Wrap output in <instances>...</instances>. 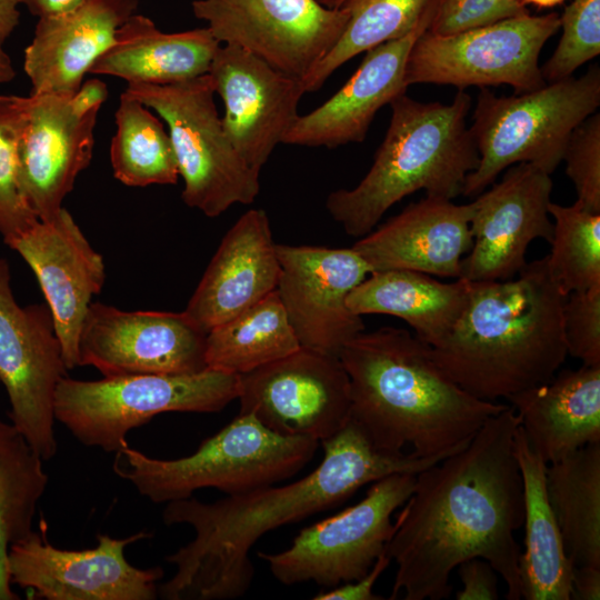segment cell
<instances>
[{
    "instance_id": "cell-37",
    "label": "cell",
    "mask_w": 600,
    "mask_h": 600,
    "mask_svg": "<svg viewBox=\"0 0 600 600\" xmlns=\"http://www.w3.org/2000/svg\"><path fill=\"white\" fill-rule=\"evenodd\" d=\"M561 38L541 67L544 81L556 82L600 53V0H573L560 16Z\"/></svg>"
},
{
    "instance_id": "cell-5",
    "label": "cell",
    "mask_w": 600,
    "mask_h": 600,
    "mask_svg": "<svg viewBox=\"0 0 600 600\" xmlns=\"http://www.w3.org/2000/svg\"><path fill=\"white\" fill-rule=\"evenodd\" d=\"M390 107L387 133L367 174L354 188L332 191L326 200L332 219L354 238L372 231L388 209L416 191L447 200L462 194L479 163L467 127L471 98L464 90L450 103L403 93Z\"/></svg>"
},
{
    "instance_id": "cell-14",
    "label": "cell",
    "mask_w": 600,
    "mask_h": 600,
    "mask_svg": "<svg viewBox=\"0 0 600 600\" xmlns=\"http://www.w3.org/2000/svg\"><path fill=\"white\" fill-rule=\"evenodd\" d=\"M237 399L239 413L286 437L321 442L350 420V381L339 357L303 347L239 376Z\"/></svg>"
},
{
    "instance_id": "cell-16",
    "label": "cell",
    "mask_w": 600,
    "mask_h": 600,
    "mask_svg": "<svg viewBox=\"0 0 600 600\" xmlns=\"http://www.w3.org/2000/svg\"><path fill=\"white\" fill-rule=\"evenodd\" d=\"M206 341L207 332L183 311H123L91 302L80 331V366L103 377L196 373L207 369Z\"/></svg>"
},
{
    "instance_id": "cell-6",
    "label": "cell",
    "mask_w": 600,
    "mask_h": 600,
    "mask_svg": "<svg viewBox=\"0 0 600 600\" xmlns=\"http://www.w3.org/2000/svg\"><path fill=\"white\" fill-rule=\"evenodd\" d=\"M318 446L314 439L278 434L252 414L239 413L190 456L156 459L127 444L114 452L112 469L150 501L168 503L206 488L237 494L274 484L300 471Z\"/></svg>"
},
{
    "instance_id": "cell-12",
    "label": "cell",
    "mask_w": 600,
    "mask_h": 600,
    "mask_svg": "<svg viewBox=\"0 0 600 600\" xmlns=\"http://www.w3.org/2000/svg\"><path fill=\"white\" fill-rule=\"evenodd\" d=\"M67 371L48 304L19 306L8 261L0 258V381L11 423L43 461L58 450L54 396Z\"/></svg>"
},
{
    "instance_id": "cell-43",
    "label": "cell",
    "mask_w": 600,
    "mask_h": 600,
    "mask_svg": "<svg viewBox=\"0 0 600 600\" xmlns=\"http://www.w3.org/2000/svg\"><path fill=\"white\" fill-rule=\"evenodd\" d=\"M107 97V84L98 78H91L83 81L69 99L77 113L86 114L91 110L100 109Z\"/></svg>"
},
{
    "instance_id": "cell-29",
    "label": "cell",
    "mask_w": 600,
    "mask_h": 600,
    "mask_svg": "<svg viewBox=\"0 0 600 600\" xmlns=\"http://www.w3.org/2000/svg\"><path fill=\"white\" fill-rule=\"evenodd\" d=\"M524 500V551L519 558L521 598L570 600L573 564L566 554L562 537L546 490L547 463L530 446L520 424L513 437Z\"/></svg>"
},
{
    "instance_id": "cell-8",
    "label": "cell",
    "mask_w": 600,
    "mask_h": 600,
    "mask_svg": "<svg viewBox=\"0 0 600 600\" xmlns=\"http://www.w3.org/2000/svg\"><path fill=\"white\" fill-rule=\"evenodd\" d=\"M239 394V376L207 368L188 374H134L58 383L54 419L81 444L116 452L127 434L160 413L218 412Z\"/></svg>"
},
{
    "instance_id": "cell-33",
    "label": "cell",
    "mask_w": 600,
    "mask_h": 600,
    "mask_svg": "<svg viewBox=\"0 0 600 600\" xmlns=\"http://www.w3.org/2000/svg\"><path fill=\"white\" fill-rule=\"evenodd\" d=\"M110 143L113 176L129 187L176 184L179 170L168 130L140 100L126 91L116 111Z\"/></svg>"
},
{
    "instance_id": "cell-1",
    "label": "cell",
    "mask_w": 600,
    "mask_h": 600,
    "mask_svg": "<svg viewBox=\"0 0 600 600\" xmlns=\"http://www.w3.org/2000/svg\"><path fill=\"white\" fill-rule=\"evenodd\" d=\"M520 424L508 406L469 443L416 476L397 516L386 553L397 564L390 599L440 600L466 560H487L502 578L508 600L521 599L520 547L523 486L513 454Z\"/></svg>"
},
{
    "instance_id": "cell-36",
    "label": "cell",
    "mask_w": 600,
    "mask_h": 600,
    "mask_svg": "<svg viewBox=\"0 0 600 600\" xmlns=\"http://www.w3.org/2000/svg\"><path fill=\"white\" fill-rule=\"evenodd\" d=\"M30 104V96L0 94V234L7 246L39 221L27 204L18 179L19 142Z\"/></svg>"
},
{
    "instance_id": "cell-10",
    "label": "cell",
    "mask_w": 600,
    "mask_h": 600,
    "mask_svg": "<svg viewBox=\"0 0 600 600\" xmlns=\"http://www.w3.org/2000/svg\"><path fill=\"white\" fill-rule=\"evenodd\" d=\"M559 29L556 12H524L451 34L427 29L409 52L404 83L444 84L458 90L506 84L514 93L537 90L547 83L540 52Z\"/></svg>"
},
{
    "instance_id": "cell-42",
    "label": "cell",
    "mask_w": 600,
    "mask_h": 600,
    "mask_svg": "<svg viewBox=\"0 0 600 600\" xmlns=\"http://www.w3.org/2000/svg\"><path fill=\"white\" fill-rule=\"evenodd\" d=\"M570 599H600V568H596L592 566L572 567Z\"/></svg>"
},
{
    "instance_id": "cell-15",
    "label": "cell",
    "mask_w": 600,
    "mask_h": 600,
    "mask_svg": "<svg viewBox=\"0 0 600 600\" xmlns=\"http://www.w3.org/2000/svg\"><path fill=\"white\" fill-rule=\"evenodd\" d=\"M44 531H32L11 546L8 570L11 584L32 589L47 600H153L161 567L137 568L124 549L151 537L138 532L124 539L99 533L92 549L66 550L52 546Z\"/></svg>"
},
{
    "instance_id": "cell-34",
    "label": "cell",
    "mask_w": 600,
    "mask_h": 600,
    "mask_svg": "<svg viewBox=\"0 0 600 600\" xmlns=\"http://www.w3.org/2000/svg\"><path fill=\"white\" fill-rule=\"evenodd\" d=\"M431 0H346L349 13L344 31L334 47L302 79L306 92L322 87L343 63L368 50L406 36L418 23Z\"/></svg>"
},
{
    "instance_id": "cell-46",
    "label": "cell",
    "mask_w": 600,
    "mask_h": 600,
    "mask_svg": "<svg viewBox=\"0 0 600 600\" xmlns=\"http://www.w3.org/2000/svg\"><path fill=\"white\" fill-rule=\"evenodd\" d=\"M16 77V70L9 54L0 47V83L11 81Z\"/></svg>"
},
{
    "instance_id": "cell-49",
    "label": "cell",
    "mask_w": 600,
    "mask_h": 600,
    "mask_svg": "<svg viewBox=\"0 0 600 600\" xmlns=\"http://www.w3.org/2000/svg\"><path fill=\"white\" fill-rule=\"evenodd\" d=\"M322 6L329 9H339L346 0H317Z\"/></svg>"
},
{
    "instance_id": "cell-27",
    "label": "cell",
    "mask_w": 600,
    "mask_h": 600,
    "mask_svg": "<svg viewBox=\"0 0 600 600\" xmlns=\"http://www.w3.org/2000/svg\"><path fill=\"white\" fill-rule=\"evenodd\" d=\"M220 46L207 27L167 33L150 18L133 13L89 73L113 76L128 84L177 83L208 73Z\"/></svg>"
},
{
    "instance_id": "cell-39",
    "label": "cell",
    "mask_w": 600,
    "mask_h": 600,
    "mask_svg": "<svg viewBox=\"0 0 600 600\" xmlns=\"http://www.w3.org/2000/svg\"><path fill=\"white\" fill-rule=\"evenodd\" d=\"M562 329L568 356L600 366V288L567 296Z\"/></svg>"
},
{
    "instance_id": "cell-26",
    "label": "cell",
    "mask_w": 600,
    "mask_h": 600,
    "mask_svg": "<svg viewBox=\"0 0 600 600\" xmlns=\"http://www.w3.org/2000/svg\"><path fill=\"white\" fill-rule=\"evenodd\" d=\"M507 400L530 446L547 464L600 442V366L562 370Z\"/></svg>"
},
{
    "instance_id": "cell-21",
    "label": "cell",
    "mask_w": 600,
    "mask_h": 600,
    "mask_svg": "<svg viewBox=\"0 0 600 600\" xmlns=\"http://www.w3.org/2000/svg\"><path fill=\"white\" fill-rule=\"evenodd\" d=\"M18 150L21 193L39 220L54 217L92 159L99 109L77 113L70 97L31 93Z\"/></svg>"
},
{
    "instance_id": "cell-47",
    "label": "cell",
    "mask_w": 600,
    "mask_h": 600,
    "mask_svg": "<svg viewBox=\"0 0 600 600\" xmlns=\"http://www.w3.org/2000/svg\"><path fill=\"white\" fill-rule=\"evenodd\" d=\"M523 4H533L539 8H550L561 3L564 0H521Z\"/></svg>"
},
{
    "instance_id": "cell-13",
    "label": "cell",
    "mask_w": 600,
    "mask_h": 600,
    "mask_svg": "<svg viewBox=\"0 0 600 600\" xmlns=\"http://www.w3.org/2000/svg\"><path fill=\"white\" fill-rule=\"evenodd\" d=\"M196 18L221 44L304 79L342 36L349 13L317 0H193Z\"/></svg>"
},
{
    "instance_id": "cell-11",
    "label": "cell",
    "mask_w": 600,
    "mask_h": 600,
    "mask_svg": "<svg viewBox=\"0 0 600 600\" xmlns=\"http://www.w3.org/2000/svg\"><path fill=\"white\" fill-rule=\"evenodd\" d=\"M416 476L397 473L372 482L364 498L303 528L280 552H258L286 586L313 581L328 589L362 578L386 551L391 516L410 497Z\"/></svg>"
},
{
    "instance_id": "cell-35",
    "label": "cell",
    "mask_w": 600,
    "mask_h": 600,
    "mask_svg": "<svg viewBox=\"0 0 600 600\" xmlns=\"http://www.w3.org/2000/svg\"><path fill=\"white\" fill-rule=\"evenodd\" d=\"M553 218L548 269L566 293L600 288V213L579 202L561 206L550 202Z\"/></svg>"
},
{
    "instance_id": "cell-40",
    "label": "cell",
    "mask_w": 600,
    "mask_h": 600,
    "mask_svg": "<svg viewBox=\"0 0 600 600\" xmlns=\"http://www.w3.org/2000/svg\"><path fill=\"white\" fill-rule=\"evenodd\" d=\"M462 588L456 593L457 600H497L498 577L492 566L484 559L472 558L458 567Z\"/></svg>"
},
{
    "instance_id": "cell-7",
    "label": "cell",
    "mask_w": 600,
    "mask_h": 600,
    "mask_svg": "<svg viewBox=\"0 0 600 600\" xmlns=\"http://www.w3.org/2000/svg\"><path fill=\"white\" fill-rule=\"evenodd\" d=\"M600 106V69L512 96L481 88L469 128L479 163L462 194H480L507 168L527 162L551 174L562 162L572 131Z\"/></svg>"
},
{
    "instance_id": "cell-20",
    "label": "cell",
    "mask_w": 600,
    "mask_h": 600,
    "mask_svg": "<svg viewBox=\"0 0 600 600\" xmlns=\"http://www.w3.org/2000/svg\"><path fill=\"white\" fill-rule=\"evenodd\" d=\"M32 269L51 311L68 370L80 366L79 338L88 307L104 283L103 258L63 207L13 240Z\"/></svg>"
},
{
    "instance_id": "cell-17",
    "label": "cell",
    "mask_w": 600,
    "mask_h": 600,
    "mask_svg": "<svg viewBox=\"0 0 600 600\" xmlns=\"http://www.w3.org/2000/svg\"><path fill=\"white\" fill-rule=\"evenodd\" d=\"M278 294L300 347L339 357L364 331L346 300L371 269L352 248L278 244Z\"/></svg>"
},
{
    "instance_id": "cell-48",
    "label": "cell",
    "mask_w": 600,
    "mask_h": 600,
    "mask_svg": "<svg viewBox=\"0 0 600 600\" xmlns=\"http://www.w3.org/2000/svg\"><path fill=\"white\" fill-rule=\"evenodd\" d=\"M499 1L510 7L518 13L529 12L526 8V4H523L521 0H499Z\"/></svg>"
},
{
    "instance_id": "cell-9",
    "label": "cell",
    "mask_w": 600,
    "mask_h": 600,
    "mask_svg": "<svg viewBox=\"0 0 600 600\" xmlns=\"http://www.w3.org/2000/svg\"><path fill=\"white\" fill-rule=\"evenodd\" d=\"M124 91L166 122L184 183L181 197L188 207L213 218L236 203L254 201L259 172L232 147L208 73L171 84L130 83Z\"/></svg>"
},
{
    "instance_id": "cell-28",
    "label": "cell",
    "mask_w": 600,
    "mask_h": 600,
    "mask_svg": "<svg viewBox=\"0 0 600 600\" xmlns=\"http://www.w3.org/2000/svg\"><path fill=\"white\" fill-rule=\"evenodd\" d=\"M470 297V282H441L404 269L373 271L350 291L346 303L358 316L381 313L406 321L431 348L453 330Z\"/></svg>"
},
{
    "instance_id": "cell-4",
    "label": "cell",
    "mask_w": 600,
    "mask_h": 600,
    "mask_svg": "<svg viewBox=\"0 0 600 600\" xmlns=\"http://www.w3.org/2000/svg\"><path fill=\"white\" fill-rule=\"evenodd\" d=\"M567 296L551 277L547 256L511 279L470 282L464 312L450 334L430 347L431 357L448 378L486 401L544 383L568 356Z\"/></svg>"
},
{
    "instance_id": "cell-22",
    "label": "cell",
    "mask_w": 600,
    "mask_h": 600,
    "mask_svg": "<svg viewBox=\"0 0 600 600\" xmlns=\"http://www.w3.org/2000/svg\"><path fill=\"white\" fill-rule=\"evenodd\" d=\"M440 0H431L406 36L366 52L351 78L311 112L298 116L282 143L327 147L362 142L377 112L406 93L404 70L416 40L430 27Z\"/></svg>"
},
{
    "instance_id": "cell-2",
    "label": "cell",
    "mask_w": 600,
    "mask_h": 600,
    "mask_svg": "<svg viewBox=\"0 0 600 600\" xmlns=\"http://www.w3.org/2000/svg\"><path fill=\"white\" fill-rule=\"evenodd\" d=\"M321 443L320 464L294 482L228 494L211 503L192 497L168 502L163 522L190 526L194 538L166 557L176 572L159 586L158 596L240 598L254 577L250 550L263 534L338 506L367 483L397 473L418 474L443 459L381 451L351 419Z\"/></svg>"
},
{
    "instance_id": "cell-38",
    "label": "cell",
    "mask_w": 600,
    "mask_h": 600,
    "mask_svg": "<svg viewBox=\"0 0 600 600\" xmlns=\"http://www.w3.org/2000/svg\"><path fill=\"white\" fill-rule=\"evenodd\" d=\"M562 161L572 181L577 202L600 213V114L594 112L571 133Z\"/></svg>"
},
{
    "instance_id": "cell-18",
    "label": "cell",
    "mask_w": 600,
    "mask_h": 600,
    "mask_svg": "<svg viewBox=\"0 0 600 600\" xmlns=\"http://www.w3.org/2000/svg\"><path fill=\"white\" fill-rule=\"evenodd\" d=\"M551 174L527 162L509 168L501 180L471 202L473 243L461 262L460 278L470 282L516 277L527 264L529 244L552 240L549 214Z\"/></svg>"
},
{
    "instance_id": "cell-19",
    "label": "cell",
    "mask_w": 600,
    "mask_h": 600,
    "mask_svg": "<svg viewBox=\"0 0 600 600\" xmlns=\"http://www.w3.org/2000/svg\"><path fill=\"white\" fill-rule=\"evenodd\" d=\"M208 74L223 101L221 121L232 147L260 173L299 116L298 104L306 93L301 79L231 44L218 48Z\"/></svg>"
},
{
    "instance_id": "cell-30",
    "label": "cell",
    "mask_w": 600,
    "mask_h": 600,
    "mask_svg": "<svg viewBox=\"0 0 600 600\" xmlns=\"http://www.w3.org/2000/svg\"><path fill=\"white\" fill-rule=\"evenodd\" d=\"M546 490L571 563L600 568V442L547 464Z\"/></svg>"
},
{
    "instance_id": "cell-25",
    "label": "cell",
    "mask_w": 600,
    "mask_h": 600,
    "mask_svg": "<svg viewBox=\"0 0 600 600\" xmlns=\"http://www.w3.org/2000/svg\"><path fill=\"white\" fill-rule=\"evenodd\" d=\"M138 4L139 0H83L70 11L39 18L23 59L31 93L71 97Z\"/></svg>"
},
{
    "instance_id": "cell-31",
    "label": "cell",
    "mask_w": 600,
    "mask_h": 600,
    "mask_svg": "<svg viewBox=\"0 0 600 600\" xmlns=\"http://www.w3.org/2000/svg\"><path fill=\"white\" fill-rule=\"evenodd\" d=\"M300 348L277 289L207 333V368L241 376Z\"/></svg>"
},
{
    "instance_id": "cell-23",
    "label": "cell",
    "mask_w": 600,
    "mask_h": 600,
    "mask_svg": "<svg viewBox=\"0 0 600 600\" xmlns=\"http://www.w3.org/2000/svg\"><path fill=\"white\" fill-rule=\"evenodd\" d=\"M280 272L267 212L250 209L222 238L183 312L208 333L274 291Z\"/></svg>"
},
{
    "instance_id": "cell-41",
    "label": "cell",
    "mask_w": 600,
    "mask_h": 600,
    "mask_svg": "<svg viewBox=\"0 0 600 600\" xmlns=\"http://www.w3.org/2000/svg\"><path fill=\"white\" fill-rule=\"evenodd\" d=\"M391 559L386 551L376 560L371 569L360 579L339 584L327 591L317 593L316 600H380L383 597L373 593V587L390 564Z\"/></svg>"
},
{
    "instance_id": "cell-44",
    "label": "cell",
    "mask_w": 600,
    "mask_h": 600,
    "mask_svg": "<svg viewBox=\"0 0 600 600\" xmlns=\"http://www.w3.org/2000/svg\"><path fill=\"white\" fill-rule=\"evenodd\" d=\"M38 18L57 16L72 10L83 0H17Z\"/></svg>"
},
{
    "instance_id": "cell-3",
    "label": "cell",
    "mask_w": 600,
    "mask_h": 600,
    "mask_svg": "<svg viewBox=\"0 0 600 600\" xmlns=\"http://www.w3.org/2000/svg\"><path fill=\"white\" fill-rule=\"evenodd\" d=\"M349 377L350 419L379 450L446 458L508 407L478 399L450 378L430 346L406 329L360 332L340 351Z\"/></svg>"
},
{
    "instance_id": "cell-32",
    "label": "cell",
    "mask_w": 600,
    "mask_h": 600,
    "mask_svg": "<svg viewBox=\"0 0 600 600\" xmlns=\"http://www.w3.org/2000/svg\"><path fill=\"white\" fill-rule=\"evenodd\" d=\"M43 460L12 424L0 419V600H18L11 589L9 550L32 530L49 477Z\"/></svg>"
},
{
    "instance_id": "cell-45",
    "label": "cell",
    "mask_w": 600,
    "mask_h": 600,
    "mask_svg": "<svg viewBox=\"0 0 600 600\" xmlns=\"http://www.w3.org/2000/svg\"><path fill=\"white\" fill-rule=\"evenodd\" d=\"M18 4L17 0H0V47H3L19 23Z\"/></svg>"
},
{
    "instance_id": "cell-24",
    "label": "cell",
    "mask_w": 600,
    "mask_h": 600,
    "mask_svg": "<svg viewBox=\"0 0 600 600\" xmlns=\"http://www.w3.org/2000/svg\"><path fill=\"white\" fill-rule=\"evenodd\" d=\"M472 204L426 197L407 206L351 247L371 272L404 269L442 278H460L461 262L472 247Z\"/></svg>"
}]
</instances>
